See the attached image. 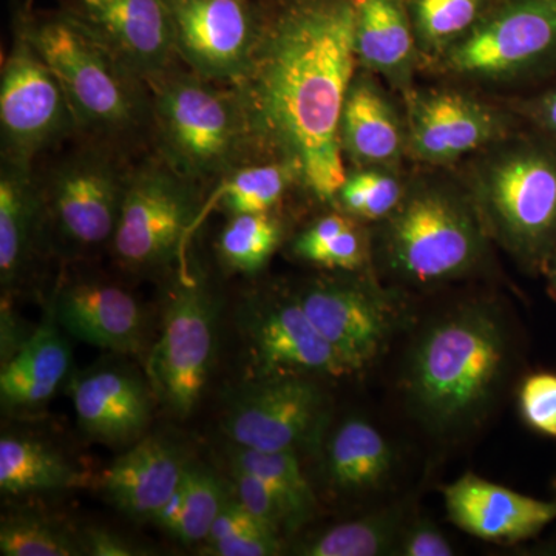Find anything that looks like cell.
Segmentation results:
<instances>
[{"label": "cell", "instance_id": "6da1fadb", "mask_svg": "<svg viewBox=\"0 0 556 556\" xmlns=\"http://www.w3.org/2000/svg\"><path fill=\"white\" fill-rule=\"evenodd\" d=\"M357 62L356 0H295L262 27L236 84L249 137L325 203L339 200L348 177L340 121Z\"/></svg>", "mask_w": 556, "mask_h": 556}, {"label": "cell", "instance_id": "7a4b0ae2", "mask_svg": "<svg viewBox=\"0 0 556 556\" xmlns=\"http://www.w3.org/2000/svg\"><path fill=\"white\" fill-rule=\"evenodd\" d=\"M506 320L490 303H466L434 318L409 350L408 408L430 433L455 437L478 426L510 367Z\"/></svg>", "mask_w": 556, "mask_h": 556}, {"label": "cell", "instance_id": "3957f363", "mask_svg": "<svg viewBox=\"0 0 556 556\" xmlns=\"http://www.w3.org/2000/svg\"><path fill=\"white\" fill-rule=\"evenodd\" d=\"M486 236L470 193L448 182L419 181L382 222L380 266L409 287H434L475 273Z\"/></svg>", "mask_w": 556, "mask_h": 556}, {"label": "cell", "instance_id": "277c9868", "mask_svg": "<svg viewBox=\"0 0 556 556\" xmlns=\"http://www.w3.org/2000/svg\"><path fill=\"white\" fill-rule=\"evenodd\" d=\"M471 199L486 236L530 270L556 255V146L518 141L481 161Z\"/></svg>", "mask_w": 556, "mask_h": 556}, {"label": "cell", "instance_id": "5b68a950", "mask_svg": "<svg viewBox=\"0 0 556 556\" xmlns=\"http://www.w3.org/2000/svg\"><path fill=\"white\" fill-rule=\"evenodd\" d=\"M24 31L60 80L76 126L123 134L146 115L142 80L76 14L38 22Z\"/></svg>", "mask_w": 556, "mask_h": 556}, {"label": "cell", "instance_id": "8992f818", "mask_svg": "<svg viewBox=\"0 0 556 556\" xmlns=\"http://www.w3.org/2000/svg\"><path fill=\"white\" fill-rule=\"evenodd\" d=\"M156 83L153 113L170 169L186 179L228 169L251 138L237 93L215 89L199 75Z\"/></svg>", "mask_w": 556, "mask_h": 556}, {"label": "cell", "instance_id": "52a82bcc", "mask_svg": "<svg viewBox=\"0 0 556 556\" xmlns=\"http://www.w3.org/2000/svg\"><path fill=\"white\" fill-rule=\"evenodd\" d=\"M215 328L217 300L211 291L195 278L179 281L148 362L153 390L177 416H189L206 390L217 342Z\"/></svg>", "mask_w": 556, "mask_h": 556}, {"label": "cell", "instance_id": "ba28073f", "mask_svg": "<svg viewBox=\"0 0 556 556\" xmlns=\"http://www.w3.org/2000/svg\"><path fill=\"white\" fill-rule=\"evenodd\" d=\"M450 72L517 78L556 60V0H508L445 50Z\"/></svg>", "mask_w": 556, "mask_h": 556}, {"label": "cell", "instance_id": "9c48e42d", "mask_svg": "<svg viewBox=\"0 0 556 556\" xmlns=\"http://www.w3.org/2000/svg\"><path fill=\"white\" fill-rule=\"evenodd\" d=\"M295 298L354 375L387 350L404 320L396 300L364 277L317 278Z\"/></svg>", "mask_w": 556, "mask_h": 556}, {"label": "cell", "instance_id": "30bf717a", "mask_svg": "<svg viewBox=\"0 0 556 556\" xmlns=\"http://www.w3.org/2000/svg\"><path fill=\"white\" fill-rule=\"evenodd\" d=\"M199 215L188 179L175 170L146 169L127 178L113 248L124 265L152 269L170 263Z\"/></svg>", "mask_w": 556, "mask_h": 556}, {"label": "cell", "instance_id": "8fae6325", "mask_svg": "<svg viewBox=\"0 0 556 556\" xmlns=\"http://www.w3.org/2000/svg\"><path fill=\"white\" fill-rule=\"evenodd\" d=\"M328 415L321 388L308 376L251 379L226 412V433L239 447L295 452L320 438Z\"/></svg>", "mask_w": 556, "mask_h": 556}, {"label": "cell", "instance_id": "7c38bea8", "mask_svg": "<svg viewBox=\"0 0 556 556\" xmlns=\"http://www.w3.org/2000/svg\"><path fill=\"white\" fill-rule=\"evenodd\" d=\"M3 155L31 163L76 126L60 80L21 30L7 58L0 84Z\"/></svg>", "mask_w": 556, "mask_h": 556}, {"label": "cell", "instance_id": "4fadbf2b", "mask_svg": "<svg viewBox=\"0 0 556 556\" xmlns=\"http://www.w3.org/2000/svg\"><path fill=\"white\" fill-rule=\"evenodd\" d=\"M239 318L251 379L354 375L314 327L295 295H263L249 300Z\"/></svg>", "mask_w": 556, "mask_h": 556}, {"label": "cell", "instance_id": "5bb4252c", "mask_svg": "<svg viewBox=\"0 0 556 556\" xmlns=\"http://www.w3.org/2000/svg\"><path fill=\"white\" fill-rule=\"evenodd\" d=\"M175 46L195 75L237 84L251 65L262 25L249 0H166Z\"/></svg>", "mask_w": 556, "mask_h": 556}, {"label": "cell", "instance_id": "9a60e30c", "mask_svg": "<svg viewBox=\"0 0 556 556\" xmlns=\"http://www.w3.org/2000/svg\"><path fill=\"white\" fill-rule=\"evenodd\" d=\"M126 182L116 167L93 153L61 164L51 175L47 204L62 236L83 247L113 239Z\"/></svg>", "mask_w": 556, "mask_h": 556}, {"label": "cell", "instance_id": "2e32d148", "mask_svg": "<svg viewBox=\"0 0 556 556\" xmlns=\"http://www.w3.org/2000/svg\"><path fill=\"white\" fill-rule=\"evenodd\" d=\"M407 148L422 163H453L497 141L507 130L501 113L456 91L408 94Z\"/></svg>", "mask_w": 556, "mask_h": 556}, {"label": "cell", "instance_id": "e0dca14e", "mask_svg": "<svg viewBox=\"0 0 556 556\" xmlns=\"http://www.w3.org/2000/svg\"><path fill=\"white\" fill-rule=\"evenodd\" d=\"M79 17L141 80L166 75L177 53L166 0H79Z\"/></svg>", "mask_w": 556, "mask_h": 556}, {"label": "cell", "instance_id": "ac0fdd59", "mask_svg": "<svg viewBox=\"0 0 556 556\" xmlns=\"http://www.w3.org/2000/svg\"><path fill=\"white\" fill-rule=\"evenodd\" d=\"M450 521L489 543H519L556 519V500L521 495L478 475L464 473L442 489Z\"/></svg>", "mask_w": 556, "mask_h": 556}, {"label": "cell", "instance_id": "d6986e66", "mask_svg": "<svg viewBox=\"0 0 556 556\" xmlns=\"http://www.w3.org/2000/svg\"><path fill=\"white\" fill-rule=\"evenodd\" d=\"M53 316L73 338L102 350L137 353L144 336V316L126 289L102 281H75L61 288Z\"/></svg>", "mask_w": 556, "mask_h": 556}, {"label": "cell", "instance_id": "ffe728a7", "mask_svg": "<svg viewBox=\"0 0 556 556\" xmlns=\"http://www.w3.org/2000/svg\"><path fill=\"white\" fill-rule=\"evenodd\" d=\"M189 464L177 445L166 439H142L105 471V495L134 521L153 522L181 484Z\"/></svg>", "mask_w": 556, "mask_h": 556}, {"label": "cell", "instance_id": "44dd1931", "mask_svg": "<svg viewBox=\"0 0 556 556\" xmlns=\"http://www.w3.org/2000/svg\"><path fill=\"white\" fill-rule=\"evenodd\" d=\"M79 427L91 438L124 442L137 438L150 417L148 387L119 368L91 369L70 386Z\"/></svg>", "mask_w": 556, "mask_h": 556}, {"label": "cell", "instance_id": "7402d4cb", "mask_svg": "<svg viewBox=\"0 0 556 556\" xmlns=\"http://www.w3.org/2000/svg\"><path fill=\"white\" fill-rule=\"evenodd\" d=\"M340 142L350 159L365 167L394 166L407 146V131L375 80L358 76L348 91Z\"/></svg>", "mask_w": 556, "mask_h": 556}, {"label": "cell", "instance_id": "603a6c76", "mask_svg": "<svg viewBox=\"0 0 556 556\" xmlns=\"http://www.w3.org/2000/svg\"><path fill=\"white\" fill-rule=\"evenodd\" d=\"M416 42L405 0H356L357 61L369 72L405 89L412 79Z\"/></svg>", "mask_w": 556, "mask_h": 556}, {"label": "cell", "instance_id": "cb8c5ba5", "mask_svg": "<svg viewBox=\"0 0 556 556\" xmlns=\"http://www.w3.org/2000/svg\"><path fill=\"white\" fill-rule=\"evenodd\" d=\"M53 318H47L20 351L3 362L0 396L7 407L28 408L43 404L68 375L72 353Z\"/></svg>", "mask_w": 556, "mask_h": 556}, {"label": "cell", "instance_id": "d4e9b609", "mask_svg": "<svg viewBox=\"0 0 556 556\" xmlns=\"http://www.w3.org/2000/svg\"><path fill=\"white\" fill-rule=\"evenodd\" d=\"M393 467V448L368 420L351 417L329 439L327 473L339 492H376L387 484Z\"/></svg>", "mask_w": 556, "mask_h": 556}, {"label": "cell", "instance_id": "484cf974", "mask_svg": "<svg viewBox=\"0 0 556 556\" xmlns=\"http://www.w3.org/2000/svg\"><path fill=\"white\" fill-rule=\"evenodd\" d=\"M42 207L30 164L3 160L0 174V277L10 287L30 254L33 233Z\"/></svg>", "mask_w": 556, "mask_h": 556}, {"label": "cell", "instance_id": "4316f807", "mask_svg": "<svg viewBox=\"0 0 556 556\" xmlns=\"http://www.w3.org/2000/svg\"><path fill=\"white\" fill-rule=\"evenodd\" d=\"M404 504L388 506L351 519L303 541L294 554L302 556L396 555L399 540L408 522Z\"/></svg>", "mask_w": 556, "mask_h": 556}, {"label": "cell", "instance_id": "83f0119b", "mask_svg": "<svg viewBox=\"0 0 556 556\" xmlns=\"http://www.w3.org/2000/svg\"><path fill=\"white\" fill-rule=\"evenodd\" d=\"M83 484V473L38 441L0 439V490L7 495L49 492Z\"/></svg>", "mask_w": 556, "mask_h": 556}, {"label": "cell", "instance_id": "f1b7e54d", "mask_svg": "<svg viewBox=\"0 0 556 556\" xmlns=\"http://www.w3.org/2000/svg\"><path fill=\"white\" fill-rule=\"evenodd\" d=\"M230 466L244 468L265 481L283 508L288 533L295 532L317 511V497L295 452H262L236 445Z\"/></svg>", "mask_w": 556, "mask_h": 556}, {"label": "cell", "instance_id": "f546056e", "mask_svg": "<svg viewBox=\"0 0 556 556\" xmlns=\"http://www.w3.org/2000/svg\"><path fill=\"white\" fill-rule=\"evenodd\" d=\"M294 254L324 268L356 273L367 263V237L351 215H327L300 233Z\"/></svg>", "mask_w": 556, "mask_h": 556}, {"label": "cell", "instance_id": "4dcf8cb0", "mask_svg": "<svg viewBox=\"0 0 556 556\" xmlns=\"http://www.w3.org/2000/svg\"><path fill=\"white\" fill-rule=\"evenodd\" d=\"M283 239L280 222L266 214H239L223 229L218 251L229 268L254 274L268 265Z\"/></svg>", "mask_w": 556, "mask_h": 556}, {"label": "cell", "instance_id": "1f68e13d", "mask_svg": "<svg viewBox=\"0 0 556 556\" xmlns=\"http://www.w3.org/2000/svg\"><path fill=\"white\" fill-rule=\"evenodd\" d=\"M485 0H409L417 43L426 51L447 50L482 17Z\"/></svg>", "mask_w": 556, "mask_h": 556}, {"label": "cell", "instance_id": "d6a6232c", "mask_svg": "<svg viewBox=\"0 0 556 556\" xmlns=\"http://www.w3.org/2000/svg\"><path fill=\"white\" fill-rule=\"evenodd\" d=\"M295 177L287 163L265 164L237 170L219 189V200L230 214H266L283 199Z\"/></svg>", "mask_w": 556, "mask_h": 556}, {"label": "cell", "instance_id": "836d02e7", "mask_svg": "<svg viewBox=\"0 0 556 556\" xmlns=\"http://www.w3.org/2000/svg\"><path fill=\"white\" fill-rule=\"evenodd\" d=\"M0 554L3 556H76L86 555L83 541L67 530L35 517L11 515L0 525Z\"/></svg>", "mask_w": 556, "mask_h": 556}, {"label": "cell", "instance_id": "e575fe53", "mask_svg": "<svg viewBox=\"0 0 556 556\" xmlns=\"http://www.w3.org/2000/svg\"><path fill=\"white\" fill-rule=\"evenodd\" d=\"M230 490L207 467L190 463L186 473V501L174 536L181 543L206 541Z\"/></svg>", "mask_w": 556, "mask_h": 556}, {"label": "cell", "instance_id": "d590c367", "mask_svg": "<svg viewBox=\"0 0 556 556\" xmlns=\"http://www.w3.org/2000/svg\"><path fill=\"white\" fill-rule=\"evenodd\" d=\"M404 186L383 167H365L346 177L339 201L353 218L383 222L404 199Z\"/></svg>", "mask_w": 556, "mask_h": 556}, {"label": "cell", "instance_id": "8d00e7d4", "mask_svg": "<svg viewBox=\"0 0 556 556\" xmlns=\"http://www.w3.org/2000/svg\"><path fill=\"white\" fill-rule=\"evenodd\" d=\"M519 412L527 426L556 439V375L536 372L519 388Z\"/></svg>", "mask_w": 556, "mask_h": 556}, {"label": "cell", "instance_id": "74e56055", "mask_svg": "<svg viewBox=\"0 0 556 556\" xmlns=\"http://www.w3.org/2000/svg\"><path fill=\"white\" fill-rule=\"evenodd\" d=\"M230 468H232L233 493L249 514L276 535L281 536L288 533L283 508L278 504L277 497L270 492L265 481L244 468L236 466Z\"/></svg>", "mask_w": 556, "mask_h": 556}, {"label": "cell", "instance_id": "f35d334b", "mask_svg": "<svg viewBox=\"0 0 556 556\" xmlns=\"http://www.w3.org/2000/svg\"><path fill=\"white\" fill-rule=\"evenodd\" d=\"M396 555L401 556H452L455 547L447 535L427 518L408 519Z\"/></svg>", "mask_w": 556, "mask_h": 556}, {"label": "cell", "instance_id": "ab89813d", "mask_svg": "<svg viewBox=\"0 0 556 556\" xmlns=\"http://www.w3.org/2000/svg\"><path fill=\"white\" fill-rule=\"evenodd\" d=\"M281 552V538L269 530H251L208 543L204 554L214 556H273Z\"/></svg>", "mask_w": 556, "mask_h": 556}, {"label": "cell", "instance_id": "60d3db41", "mask_svg": "<svg viewBox=\"0 0 556 556\" xmlns=\"http://www.w3.org/2000/svg\"><path fill=\"white\" fill-rule=\"evenodd\" d=\"M260 529L269 530L268 527L263 526L262 522H258L257 519L249 514L243 504L240 503L239 497L233 493V490H230L217 519H215L214 526H212L211 532H208L206 543H215V541L225 540V538Z\"/></svg>", "mask_w": 556, "mask_h": 556}, {"label": "cell", "instance_id": "b9f144b4", "mask_svg": "<svg viewBox=\"0 0 556 556\" xmlns=\"http://www.w3.org/2000/svg\"><path fill=\"white\" fill-rule=\"evenodd\" d=\"M86 554L93 556H135L141 555L129 541L121 538L118 533L104 529H91L83 540Z\"/></svg>", "mask_w": 556, "mask_h": 556}, {"label": "cell", "instance_id": "7bdbcfd3", "mask_svg": "<svg viewBox=\"0 0 556 556\" xmlns=\"http://www.w3.org/2000/svg\"><path fill=\"white\" fill-rule=\"evenodd\" d=\"M188 473V470H186ZM186 501V475L182 478L181 484L178 485V489L172 493L167 503L161 507L159 517L155 518V526L161 527V529L166 530V532L172 533L174 535L175 530H177L179 519H181L182 508H185Z\"/></svg>", "mask_w": 556, "mask_h": 556}, {"label": "cell", "instance_id": "ee69618b", "mask_svg": "<svg viewBox=\"0 0 556 556\" xmlns=\"http://www.w3.org/2000/svg\"><path fill=\"white\" fill-rule=\"evenodd\" d=\"M532 113L540 129L556 146V87L533 104Z\"/></svg>", "mask_w": 556, "mask_h": 556}, {"label": "cell", "instance_id": "f6af8a7d", "mask_svg": "<svg viewBox=\"0 0 556 556\" xmlns=\"http://www.w3.org/2000/svg\"><path fill=\"white\" fill-rule=\"evenodd\" d=\"M543 274L547 278L548 294L556 300V255L551 260Z\"/></svg>", "mask_w": 556, "mask_h": 556}]
</instances>
